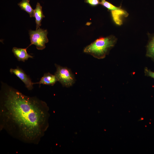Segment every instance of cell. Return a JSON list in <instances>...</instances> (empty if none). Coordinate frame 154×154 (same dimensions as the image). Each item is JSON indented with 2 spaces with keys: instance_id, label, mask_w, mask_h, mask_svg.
Returning a JSON list of instances; mask_svg holds the SVG:
<instances>
[{
  "instance_id": "7",
  "label": "cell",
  "mask_w": 154,
  "mask_h": 154,
  "mask_svg": "<svg viewBox=\"0 0 154 154\" xmlns=\"http://www.w3.org/2000/svg\"><path fill=\"white\" fill-rule=\"evenodd\" d=\"M29 47V46L25 48L16 47H14L13 48L12 52L18 61L25 62L29 58H33V56L28 54L27 52V49Z\"/></svg>"
},
{
  "instance_id": "11",
  "label": "cell",
  "mask_w": 154,
  "mask_h": 154,
  "mask_svg": "<svg viewBox=\"0 0 154 154\" xmlns=\"http://www.w3.org/2000/svg\"><path fill=\"white\" fill-rule=\"evenodd\" d=\"M149 39L147 46L146 55L154 60V34L149 35Z\"/></svg>"
},
{
  "instance_id": "5",
  "label": "cell",
  "mask_w": 154,
  "mask_h": 154,
  "mask_svg": "<svg viewBox=\"0 0 154 154\" xmlns=\"http://www.w3.org/2000/svg\"><path fill=\"white\" fill-rule=\"evenodd\" d=\"M9 71L10 73L14 74L18 77L24 83L25 87L29 90L33 89L35 83L32 82L29 76L27 75L22 69L17 66L15 69L11 68Z\"/></svg>"
},
{
  "instance_id": "8",
  "label": "cell",
  "mask_w": 154,
  "mask_h": 154,
  "mask_svg": "<svg viewBox=\"0 0 154 154\" xmlns=\"http://www.w3.org/2000/svg\"><path fill=\"white\" fill-rule=\"evenodd\" d=\"M57 81H58L57 79L55 74L53 75L48 72L45 73L41 78L39 82L35 83V84H39V86L41 84L53 86Z\"/></svg>"
},
{
  "instance_id": "1",
  "label": "cell",
  "mask_w": 154,
  "mask_h": 154,
  "mask_svg": "<svg viewBox=\"0 0 154 154\" xmlns=\"http://www.w3.org/2000/svg\"><path fill=\"white\" fill-rule=\"evenodd\" d=\"M49 110L45 102L1 82L0 131L23 143L37 144L48 127Z\"/></svg>"
},
{
  "instance_id": "12",
  "label": "cell",
  "mask_w": 154,
  "mask_h": 154,
  "mask_svg": "<svg viewBox=\"0 0 154 154\" xmlns=\"http://www.w3.org/2000/svg\"><path fill=\"white\" fill-rule=\"evenodd\" d=\"M100 4L111 11L117 9L120 7H117L105 0H101Z\"/></svg>"
},
{
  "instance_id": "3",
  "label": "cell",
  "mask_w": 154,
  "mask_h": 154,
  "mask_svg": "<svg viewBox=\"0 0 154 154\" xmlns=\"http://www.w3.org/2000/svg\"><path fill=\"white\" fill-rule=\"evenodd\" d=\"M55 66L56 68V71L54 74L58 81L64 87H68L72 86L74 83L75 79L70 69L56 64H55Z\"/></svg>"
},
{
  "instance_id": "15",
  "label": "cell",
  "mask_w": 154,
  "mask_h": 154,
  "mask_svg": "<svg viewBox=\"0 0 154 154\" xmlns=\"http://www.w3.org/2000/svg\"></svg>"
},
{
  "instance_id": "13",
  "label": "cell",
  "mask_w": 154,
  "mask_h": 154,
  "mask_svg": "<svg viewBox=\"0 0 154 154\" xmlns=\"http://www.w3.org/2000/svg\"><path fill=\"white\" fill-rule=\"evenodd\" d=\"M86 3L88 4L93 6H97L100 4L99 0H84Z\"/></svg>"
},
{
  "instance_id": "14",
  "label": "cell",
  "mask_w": 154,
  "mask_h": 154,
  "mask_svg": "<svg viewBox=\"0 0 154 154\" xmlns=\"http://www.w3.org/2000/svg\"><path fill=\"white\" fill-rule=\"evenodd\" d=\"M144 72L145 75L150 77L154 79V72H152L147 68H145L144 69Z\"/></svg>"
},
{
  "instance_id": "4",
  "label": "cell",
  "mask_w": 154,
  "mask_h": 154,
  "mask_svg": "<svg viewBox=\"0 0 154 154\" xmlns=\"http://www.w3.org/2000/svg\"><path fill=\"white\" fill-rule=\"evenodd\" d=\"M48 32L47 30L39 28L35 31L30 30L29 34L31 44L29 46L32 44L36 46L37 49L42 50L46 47L45 44L48 41L47 37Z\"/></svg>"
},
{
  "instance_id": "2",
  "label": "cell",
  "mask_w": 154,
  "mask_h": 154,
  "mask_svg": "<svg viewBox=\"0 0 154 154\" xmlns=\"http://www.w3.org/2000/svg\"><path fill=\"white\" fill-rule=\"evenodd\" d=\"M116 41V38L113 35L100 37L86 47L83 52L97 59H103L108 54Z\"/></svg>"
},
{
  "instance_id": "10",
  "label": "cell",
  "mask_w": 154,
  "mask_h": 154,
  "mask_svg": "<svg viewBox=\"0 0 154 154\" xmlns=\"http://www.w3.org/2000/svg\"><path fill=\"white\" fill-rule=\"evenodd\" d=\"M29 0H22L18 5L21 9L25 11L31 17H34V10H33L29 3Z\"/></svg>"
},
{
  "instance_id": "9",
  "label": "cell",
  "mask_w": 154,
  "mask_h": 154,
  "mask_svg": "<svg viewBox=\"0 0 154 154\" xmlns=\"http://www.w3.org/2000/svg\"><path fill=\"white\" fill-rule=\"evenodd\" d=\"M34 11V17L35 19L36 30H37L39 28L41 25V21L42 19L45 17V16L43 14L42 7L40 3L38 2L37 3Z\"/></svg>"
},
{
  "instance_id": "6",
  "label": "cell",
  "mask_w": 154,
  "mask_h": 154,
  "mask_svg": "<svg viewBox=\"0 0 154 154\" xmlns=\"http://www.w3.org/2000/svg\"><path fill=\"white\" fill-rule=\"evenodd\" d=\"M112 16L114 23L117 25H120L123 24L122 18L127 17L128 15L127 12L121 9V7L117 9L111 11Z\"/></svg>"
}]
</instances>
